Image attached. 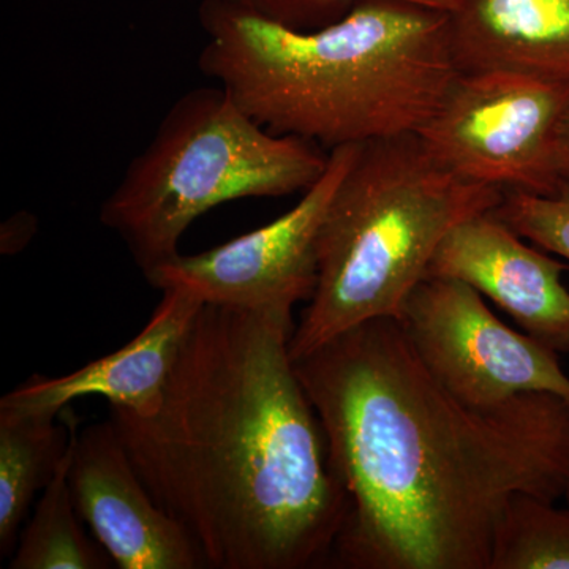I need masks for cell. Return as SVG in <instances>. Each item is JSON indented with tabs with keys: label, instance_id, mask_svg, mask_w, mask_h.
Listing matches in <instances>:
<instances>
[{
	"label": "cell",
	"instance_id": "cell-13",
	"mask_svg": "<svg viewBox=\"0 0 569 569\" xmlns=\"http://www.w3.org/2000/svg\"><path fill=\"white\" fill-rule=\"evenodd\" d=\"M70 433L56 425L58 417L17 415L0 411V553H11L18 531L28 516L33 497L47 488L67 452Z\"/></svg>",
	"mask_w": 569,
	"mask_h": 569
},
{
	"label": "cell",
	"instance_id": "cell-2",
	"mask_svg": "<svg viewBox=\"0 0 569 569\" xmlns=\"http://www.w3.org/2000/svg\"><path fill=\"white\" fill-rule=\"evenodd\" d=\"M293 309L203 305L152 417L110 419L156 503L206 568L331 563L348 512L290 355Z\"/></svg>",
	"mask_w": 569,
	"mask_h": 569
},
{
	"label": "cell",
	"instance_id": "cell-1",
	"mask_svg": "<svg viewBox=\"0 0 569 569\" xmlns=\"http://www.w3.org/2000/svg\"><path fill=\"white\" fill-rule=\"evenodd\" d=\"M295 367L348 498L336 567L490 569L511 498L556 503L567 492L568 400L467 402L397 318L355 326Z\"/></svg>",
	"mask_w": 569,
	"mask_h": 569
},
{
	"label": "cell",
	"instance_id": "cell-18",
	"mask_svg": "<svg viewBox=\"0 0 569 569\" xmlns=\"http://www.w3.org/2000/svg\"><path fill=\"white\" fill-rule=\"evenodd\" d=\"M557 162H559L561 187H569V103L561 119Z\"/></svg>",
	"mask_w": 569,
	"mask_h": 569
},
{
	"label": "cell",
	"instance_id": "cell-9",
	"mask_svg": "<svg viewBox=\"0 0 569 569\" xmlns=\"http://www.w3.org/2000/svg\"><path fill=\"white\" fill-rule=\"evenodd\" d=\"M69 481L78 515L119 568H206L190 535L146 489L111 419L77 433Z\"/></svg>",
	"mask_w": 569,
	"mask_h": 569
},
{
	"label": "cell",
	"instance_id": "cell-16",
	"mask_svg": "<svg viewBox=\"0 0 569 569\" xmlns=\"http://www.w3.org/2000/svg\"><path fill=\"white\" fill-rule=\"evenodd\" d=\"M493 212L530 244L569 261V187L546 197L505 193Z\"/></svg>",
	"mask_w": 569,
	"mask_h": 569
},
{
	"label": "cell",
	"instance_id": "cell-5",
	"mask_svg": "<svg viewBox=\"0 0 569 569\" xmlns=\"http://www.w3.org/2000/svg\"><path fill=\"white\" fill-rule=\"evenodd\" d=\"M329 152L260 126L222 86L183 93L104 200L100 222L148 277L179 254L190 224L228 201L306 192Z\"/></svg>",
	"mask_w": 569,
	"mask_h": 569
},
{
	"label": "cell",
	"instance_id": "cell-8",
	"mask_svg": "<svg viewBox=\"0 0 569 569\" xmlns=\"http://www.w3.org/2000/svg\"><path fill=\"white\" fill-rule=\"evenodd\" d=\"M359 144L329 152L323 176L299 203L264 224L198 254H181L146 277L152 287L192 291L203 305L266 309L310 301L318 280V236Z\"/></svg>",
	"mask_w": 569,
	"mask_h": 569
},
{
	"label": "cell",
	"instance_id": "cell-7",
	"mask_svg": "<svg viewBox=\"0 0 569 569\" xmlns=\"http://www.w3.org/2000/svg\"><path fill=\"white\" fill-rule=\"evenodd\" d=\"M399 321L430 372L467 402L498 406L529 392L569 402L559 353L505 325L466 282L426 277Z\"/></svg>",
	"mask_w": 569,
	"mask_h": 569
},
{
	"label": "cell",
	"instance_id": "cell-6",
	"mask_svg": "<svg viewBox=\"0 0 569 569\" xmlns=\"http://www.w3.org/2000/svg\"><path fill=\"white\" fill-rule=\"evenodd\" d=\"M569 82L518 71H459L419 140L452 173L501 192L561 190L557 144Z\"/></svg>",
	"mask_w": 569,
	"mask_h": 569
},
{
	"label": "cell",
	"instance_id": "cell-11",
	"mask_svg": "<svg viewBox=\"0 0 569 569\" xmlns=\"http://www.w3.org/2000/svg\"><path fill=\"white\" fill-rule=\"evenodd\" d=\"M162 301L140 335L114 353L62 377L29 378L0 400V411L58 417L71 402L102 397L140 417H152L203 302L186 288H164Z\"/></svg>",
	"mask_w": 569,
	"mask_h": 569
},
{
	"label": "cell",
	"instance_id": "cell-19",
	"mask_svg": "<svg viewBox=\"0 0 569 569\" xmlns=\"http://www.w3.org/2000/svg\"><path fill=\"white\" fill-rule=\"evenodd\" d=\"M565 498H567L568 507H569V479H568L567 492H565Z\"/></svg>",
	"mask_w": 569,
	"mask_h": 569
},
{
	"label": "cell",
	"instance_id": "cell-14",
	"mask_svg": "<svg viewBox=\"0 0 569 569\" xmlns=\"http://www.w3.org/2000/svg\"><path fill=\"white\" fill-rule=\"evenodd\" d=\"M77 425L66 455L41 493L32 519L24 527L11 569H107L111 557L99 541L84 533L70 489Z\"/></svg>",
	"mask_w": 569,
	"mask_h": 569
},
{
	"label": "cell",
	"instance_id": "cell-15",
	"mask_svg": "<svg viewBox=\"0 0 569 569\" xmlns=\"http://www.w3.org/2000/svg\"><path fill=\"white\" fill-rule=\"evenodd\" d=\"M490 569H569V509L526 493L512 497L498 523Z\"/></svg>",
	"mask_w": 569,
	"mask_h": 569
},
{
	"label": "cell",
	"instance_id": "cell-3",
	"mask_svg": "<svg viewBox=\"0 0 569 569\" xmlns=\"http://www.w3.org/2000/svg\"><path fill=\"white\" fill-rule=\"evenodd\" d=\"M198 69L276 134L325 151L418 133L458 77L448 11L361 0L342 20L291 31L233 0H203Z\"/></svg>",
	"mask_w": 569,
	"mask_h": 569
},
{
	"label": "cell",
	"instance_id": "cell-17",
	"mask_svg": "<svg viewBox=\"0 0 569 569\" xmlns=\"http://www.w3.org/2000/svg\"><path fill=\"white\" fill-rule=\"evenodd\" d=\"M239 7L291 31H317L347 17L361 0H233ZM449 11L455 0H403Z\"/></svg>",
	"mask_w": 569,
	"mask_h": 569
},
{
	"label": "cell",
	"instance_id": "cell-4",
	"mask_svg": "<svg viewBox=\"0 0 569 569\" xmlns=\"http://www.w3.org/2000/svg\"><path fill=\"white\" fill-rule=\"evenodd\" d=\"M503 197L452 173L417 133L359 144L321 224L317 287L291 336L293 362L355 326L399 320L449 231Z\"/></svg>",
	"mask_w": 569,
	"mask_h": 569
},
{
	"label": "cell",
	"instance_id": "cell-10",
	"mask_svg": "<svg viewBox=\"0 0 569 569\" xmlns=\"http://www.w3.org/2000/svg\"><path fill=\"white\" fill-rule=\"evenodd\" d=\"M489 211L463 220L443 239L427 277L470 284L557 353L569 351V266L549 257Z\"/></svg>",
	"mask_w": 569,
	"mask_h": 569
},
{
	"label": "cell",
	"instance_id": "cell-12",
	"mask_svg": "<svg viewBox=\"0 0 569 569\" xmlns=\"http://www.w3.org/2000/svg\"><path fill=\"white\" fill-rule=\"evenodd\" d=\"M448 29L459 71L569 82V0H455Z\"/></svg>",
	"mask_w": 569,
	"mask_h": 569
}]
</instances>
